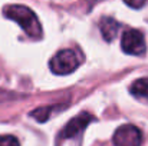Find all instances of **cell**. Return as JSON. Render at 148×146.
Listing matches in <instances>:
<instances>
[{"label":"cell","mask_w":148,"mask_h":146,"mask_svg":"<svg viewBox=\"0 0 148 146\" xmlns=\"http://www.w3.org/2000/svg\"><path fill=\"white\" fill-rule=\"evenodd\" d=\"M0 146H20V143L14 136L4 135V136H0Z\"/></svg>","instance_id":"9"},{"label":"cell","mask_w":148,"mask_h":146,"mask_svg":"<svg viewBox=\"0 0 148 146\" xmlns=\"http://www.w3.org/2000/svg\"><path fill=\"white\" fill-rule=\"evenodd\" d=\"M114 143L115 146H141L143 133L134 125H124L115 130Z\"/></svg>","instance_id":"4"},{"label":"cell","mask_w":148,"mask_h":146,"mask_svg":"<svg viewBox=\"0 0 148 146\" xmlns=\"http://www.w3.org/2000/svg\"><path fill=\"white\" fill-rule=\"evenodd\" d=\"M130 7H134V9H141L144 4H145V1L147 0H124Z\"/></svg>","instance_id":"10"},{"label":"cell","mask_w":148,"mask_h":146,"mask_svg":"<svg viewBox=\"0 0 148 146\" xmlns=\"http://www.w3.org/2000/svg\"><path fill=\"white\" fill-rule=\"evenodd\" d=\"M99 29H101V33H102L103 39L106 42H112L118 35L119 23L112 17H102V20L99 22Z\"/></svg>","instance_id":"6"},{"label":"cell","mask_w":148,"mask_h":146,"mask_svg":"<svg viewBox=\"0 0 148 146\" xmlns=\"http://www.w3.org/2000/svg\"><path fill=\"white\" fill-rule=\"evenodd\" d=\"M56 106H46V107H38L33 112H30V116L35 117L38 122H45L48 120V117L50 116L52 110H55Z\"/></svg>","instance_id":"8"},{"label":"cell","mask_w":148,"mask_h":146,"mask_svg":"<svg viewBox=\"0 0 148 146\" xmlns=\"http://www.w3.org/2000/svg\"><path fill=\"white\" fill-rule=\"evenodd\" d=\"M50 70L55 75L63 76V75H69L72 72H75L79 66V59L75 50L72 49H65L58 52L49 62Z\"/></svg>","instance_id":"2"},{"label":"cell","mask_w":148,"mask_h":146,"mask_svg":"<svg viewBox=\"0 0 148 146\" xmlns=\"http://www.w3.org/2000/svg\"><path fill=\"white\" fill-rule=\"evenodd\" d=\"M121 49L127 54H135V56H143L147 50L145 46V39L140 30L130 29L122 33L121 39Z\"/></svg>","instance_id":"3"},{"label":"cell","mask_w":148,"mask_h":146,"mask_svg":"<svg viewBox=\"0 0 148 146\" xmlns=\"http://www.w3.org/2000/svg\"><path fill=\"white\" fill-rule=\"evenodd\" d=\"M131 93L138 100L148 102V77H141L135 80L131 86Z\"/></svg>","instance_id":"7"},{"label":"cell","mask_w":148,"mask_h":146,"mask_svg":"<svg viewBox=\"0 0 148 146\" xmlns=\"http://www.w3.org/2000/svg\"><path fill=\"white\" fill-rule=\"evenodd\" d=\"M91 120H94V116H91V115L86 113V112L81 113L78 117H73V119L62 129L59 138H60V139H71V138H75L78 133H81V132L89 125Z\"/></svg>","instance_id":"5"},{"label":"cell","mask_w":148,"mask_h":146,"mask_svg":"<svg viewBox=\"0 0 148 146\" xmlns=\"http://www.w3.org/2000/svg\"><path fill=\"white\" fill-rule=\"evenodd\" d=\"M3 13L7 19L19 23L20 27L27 33V36H30L33 39L42 37V26H40L36 14L29 7L20 6V4H12V6H6Z\"/></svg>","instance_id":"1"}]
</instances>
